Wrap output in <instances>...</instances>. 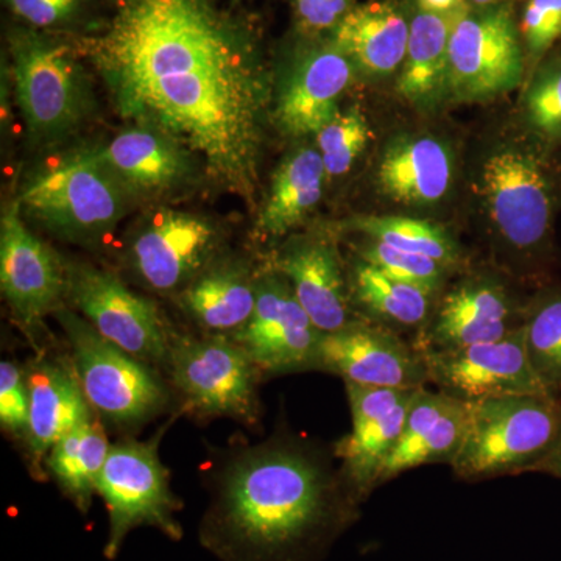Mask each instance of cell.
Listing matches in <instances>:
<instances>
[{"label":"cell","instance_id":"cell-1","mask_svg":"<svg viewBox=\"0 0 561 561\" xmlns=\"http://www.w3.org/2000/svg\"><path fill=\"white\" fill-rule=\"evenodd\" d=\"M87 51L124 119L175 140L254 202L271 83L241 25L210 0H122Z\"/></svg>","mask_w":561,"mask_h":561},{"label":"cell","instance_id":"cell-2","mask_svg":"<svg viewBox=\"0 0 561 561\" xmlns=\"http://www.w3.org/2000/svg\"><path fill=\"white\" fill-rule=\"evenodd\" d=\"M334 453L278 431L209 471L198 538L219 561H321L356 522L359 497Z\"/></svg>","mask_w":561,"mask_h":561},{"label":"cell","instance_id":"cell-3","mask_svg":"<svg viewBox=\"0 0 561 561\" xmlns=\"http://www.w3.org/2000/svg\"><path fill=\"white\" fill-rule=\"evenodd\" d=\"M467 408L463 443L451 463L467 481L535 470L561 440L556 394H508Z\"/></svg>","mask_w":561,"mask_h":561},{"label":"cell","instance_id":"cell-4","mask_svg":"<svg viewBox=\"0 0 561 561\" xmlns=\"http://www.w3.org/2000/svg\"><path fill=\"white\" fill-rule=\"evenodd\" d=\"M54 317L65 332L84 397L99 419L133 431L168 411L172 391L157 368L103 337L73 309L62 306Z\"/></svg>","mask_w":561,"mask_h":561},{"label":"cell","instance_id":"cell-5","mask_svg":"<svg viewBox=\"0 0 561 561\" xmlns=\"http://www.w3.org/2000/svg\"><path fill=\"white\" fill-rule=\"evenodd\" d=\"M164 371L181 412L192 419H230L245 426L260 423L261 371L228 335L173 334Z\"/></svg>","mask_w":561,"mask_h":561},{"label":"cell","instance_id":"cell-6","mask_svg":"<svg viewBox=\"0 0 561 561\" xmlns=\"http://www.w3.org/2000/svg\"><path fill=\"white\" fill-rule=\"evenodd\" d=\"M127 192L87 150L33 176L18 205L28 219L58 238L95 243L110 236L125 216Z\"/></svg>","mask_w":561,"mask_h":561},{"label":"cell","instance_id":"cell-7","mask_svg":"<svg viewBox=\"0 0 561 561\" xmlns=\"http://www.w3.org/2000/svg\"><path fill=\"white\" fill-rule=\"evenodd\" d=\"M171 423L149 440L131 438L111 445L99 481V496L108 513V538L103 548L108 560L119 556L128 534L138 527H153L173 541L183 538V527L176 519L183 502L173 493L171 471L160 457L161 438Z\"/></svg>","mask_w":561,"mask_h":561},{"label":"cell","instance_id":"cell-8","mask_svg":"<svg viewBox=\"0 0 561 561\" xmlns=\"http://www.w3.org/2000/svg\"><path fill=\"white\" fill-rule=\"evenodd\" d=\"M11 51L16 102L32 138L57 142L76 131L90 114L92 95L68 47L20 35Z\"/></svg>","mask_w":561,"mask_h":561},{"label":"cell","instance_id":"cell-9","mask_svg":"<svg viewBox=\"0 0 561 561\" xmlns=\"http://www.w3.org/2000/svg\"><path fill=\"white\" fill-rule=\"evenodd\" d=\"M66 300L99 334L144 364L164 370L173 332L153 301L119 276L90 264H68Z\"/></svg>","mask_w":561,"mask_h":561},{"label":"cell","instance_id":"cell-10","mask_svg":"<svg viewBox=\"0 0 561 561\" xmlns=\"http://www.w3.org/2000/svg\"><path fill=\"white\" fill-rule=\"evenodd\" d=\"M321 335L289 280L272 268L257 278L249 323L231 339L247 351L262 378H268L316 370Z\"/></svg>","mask_w":561,"mask_h":561},{"label":"cell","instance_id":"cell-11","mask_svg":"<svg viewBox=\"0 0 561 561\" xmlns=\"http://www.w3.org/2000/svg\"><path fill=\"white\" fill-rule=\"evenodd\" d=\"M523 73V49L511 11L493 9L460 14L449 41L446 87L454 98H497L515 90Z\"/></svg>","mask_w":561,"mask_h":561},{"label":"cell","instance_id":"cell-12","mask_svg":"<svg viewBox=\"0 0 561 561\" xmlns=\"http://www.w3.org/2000/svg\"><path fill=\"white\" fill-rule=\"evenodd\" d=\"M316 370L345 383L376 389H420L430 381L426 357L394 331L362 321L321 335Z\"/></svg>","mask_w":561,"mask_h":561},{"label":"cell","instance_id":"cell-13","mask_svg":"<svg viewBox=\"0 0 561 561\" xmlns=\"http://www.w3.org/2000/svg\"><path fill=\"white\" fill-rule=\"evenodd\" d=\"M11 203L0 220V289L21 327L28 331L62 308L68 291L66 262L28 230Z\"/></svg>","mask_w":561,"mask_h":561},{"label":"cell","instance_id":"cell-14","mask_svg":"<svg viewBox=\"0 0 561 561\" xmlns=\"http://www.w3.org/2000/svg\"><path fill=\"white\" fill-rule=\"evenodd\" d=\"M430 381L463 402L508 394H553L538 378L527 353L524 327L501 341L424 354Z\"/></svg>","mask_w":561,"mask_h":561},{"label":"cell","instance_id":"cell-15","mask_svg":"<svg viewBox=\"0 0 561 561\" xmlns=\"http://www.w3.org/2000/svg\"><path fill=\"white\" fill-rule=\"evenodd\" d=\"M351 411V431L335 443V460L343 478L359 501L376 486L387 461L400 442L413 391L376 389L345 383Z\"/></svg>","mask_w":561,"mask_h":561},{"label":"cell","instance_id":"cell-16","mask_svg":"<svg viewBox=\"0 0 561 561\" xmlns=\"http://www.w3.org/2000/svg\"><path fill=\"white\" fill-rule=\"evenodd\" d=\"M219 232L205 217L168 210L150 220L128 247L131 271L151 290H183L214 262Z\"/></svg>","mask_w":561,"mask_h":561},{"label":"cell","instance_id":"cell-17","mask_svg":"<svg viewBox=\"0 0 561 561\" xmlns=\"http://www.w3.org/2000/svg\"><path fill=\"white\" fill-rule=\"evenodd\" d=\"M483 194L491 220L513 249H535L551 221V194L538 162L524 151L491 154L482 169Z\"/></svg>","mask_w":561,"mask_h":561},{"label":"cell","instance_id":"cell-18","mask_svg":"<svg viewBox=\"0 0 561 561\" xmlns=\"http://www.w3.org/2000/svg\"><path fill=\"white\" fill-rule=\"evenodd\" d=\"M523 327L513 324L511 297L497 280L468 279L443 297L415 346L423 354L467 348L501 341Z\"/></svg>","mask_w":561,"mask_h":561},{"label":"cell","instance_id":"cell-19","mask_svg":"<svg viewBox=\"0 0 561 561\" xmlns=\"http://www.w3.org/2000/svg\"><path fill=\"white\" fill-rule=\"evenodd\" d=\"M25 378L31 394V416L25 437L32 474H44L47 454L79 424L95 416L84 397L72 360L39 356L31 360Z\"/></svg>","mask_w":561,"mask_h":561},{"label":"cell","instance_id":"cell-20","mask_svg":"<svg viewBox=\"0 0 561 561\" xmlns=\"http://www.w3.org/2000/svg\"><path fill=\"white\" fill-rule=\"evenodd\" d=\"M353 70V62L334 44L301 57L280 88L275 110L279 127L295 138L317 135L337 116Z\"/></svg>","mask_w":561,"mask_h":561},{"label":"cell","instance_id":"cell-21","mask_svg":"<svg viewBox=\"0 0 561 561\" xmlns=\"http://www.w3.org/2000/svg\"><path fill=\"white\" fill-rule=\"evenodd\" d=\"M467 402L440 390L413 391L404 431L381 476V485L424 465L453 463L467 431Z\"/></svg>","mask_w":561,"mask_h":561},{"label":"cell","instance_id":"cell-22","mask_svg":"<svg viewBox=\"0 0 561 561\" xmlns=\"http://www.w3.org/2000/svg\"><path fill=\"white\" fill-rule=\"evenodd\" d=\"M273 271L289 280L295 297L323 334L353 321L341 260L330 242L305 239L290 243L276 256Z\"/></svg>","mask_w":561,"mask_h":561},{"label":"cell","instance_id":"cell-23","mask_svg":"<svg viewBox=\"0 0 561 561\" xmlns=\"http://www.w3.org/2000/svg\"><path fill=\"white\" fill-rule=\"evenodd\" d=\"M92 153L125 190L140 194L171 191L192 172L190 151L150 128H128Z\"/></svg>","mask_w":561,"mask_h":561},{"label":"cell","instance_id":"cell-24","mask_svg":"<svg viewBox=\"0 0 561 561\" xmlns=\"http://www.w3.org/2000/svg\"><path fill=\"white\" fill-rule=\"evenodd\" d=\"M256 283L241 262H213L176 295L183 311L203 331L231 337L249 323Z\"/></svg>","mask_w":561,"mask_h":561},{"label":"cell","instance_id":"cell-25","mask_svg":"<svg viewBox=\"0 0 561 561\" xmlns=\"http://www.w3.org/2000/svg\"><path fill=\"white\" fill-rule=\"evenodd\" d=\"M411 25L390 2L350 10L334 27V46L365 73L389 76L408 54Z\"/></svg>","mask_w":561,"mask_h":561},{"label":"cell","instance_id":"cell-26","mask_svg":"<svg viewBox=\"0 0 561 561\" xmlns=\"http://www.w3.org/2000/svg\"><path fill=\"white\" fill-rule=\"evenodd\" d=\"M449 151L432 138L401 139L381 158L378 183L383 194L401 205H432L451 186Z\"/></svg>","mask_w":561,"mask_h":561},{"label":"cell","instance_id":"cell-27","mask_svg":"<svg viewBox=\"0 0 561 561\" xmlns=\"http://www.w3.org/2000/svg\"><path fill=\"white\" fill-rule=\"evenodd\" d=\"M110 449L102 421L95 415L66 434L44 461V470L83 515L90 512L92 500L99 494Z\"/></svg>","mask_w":561,"mask_h":561},{"label":"cell","instance_id":"cell-28","mask_svg":"<svg viewBox=\"0 0 561 561\" xmlns=\"http://www.w3.org/2000/svg\"><path fill=\"white\" fill-rule=\"evenodd\" d=\"M327 171L320 151L291 153L273 176L271 194L261 209L257 228L267 238H280L306 219L321 201Z\"/></svg>","mask_w":561,"mask_h":561},{"label":"cell","instance_id":"cell-29","mask_svg":"<svg viewBox=\"0 0 561 561\" xmlns=\"http://www.w3.org/2000/svg\"><path fill=\"white\" fill-rule=\"evenodd\" d=\"M460 10L448 14L420 13L413 18L408 54L398 91L412 102L437 98L448 83L449 41Z\"/></svg>","mask_w":561,"mask_h":561},{"label":"cell","instance_id":"cell-30","mask_svg":"<svg viewBox=\"0 0 561 561\" xmlns=\"http://www.w3.org/2000/svg\"><path fill=\"white\" fill-rule=\"evenodd\" d=\"M351 275L354 297L373 319L386 323L389 330L426 327L434 295L413 284L393 278L362 260L354 264Z\"/></svg>","mask_w":561,"mask_h":561},{"label":"cell","instance_id":"cell-31","mask_svg":"<svg viewBox=\"0 0 561 561\" xmlns=\"http://www.w3.org/2000/svg\"><path fill=\"white\" fill-rule=\"evenodd\" d=\"M350 227L373 241L382 242L409 253L423 254L440 262L445 267H451L459 262V249L451 236L426 220L411 219V217L370 216L354 219Z\"/></svg>","mask_w":561,"mask_h":561},{"label":"cell","instance_id":"cell-32","mask_svg":"<svg viewBox=\"0 0 561 561\" xmlns=\"http://www.w3.org/2000/svg\"><path fill=\"white\" fill-rule=\"evenodd\" d=\"M531 367L546 389L561 390V295L538 306L524 323Z\"/></svg>","mask_w":561,"mask_h":561},{"label":"cell","instance_id":"cell-33","mask_svg":"<svg viewBox=\"0 0 561 561\" xmlns=\"http://www.w3.org/2000/svg\"><path fill=\"white\" fill-rule=\"evenodd\" d=\"M317 144L327 176H341L353 168L370 138V128L362 111L353 106L317 133Z\"/></svg>","mask_w":561,"mask_h":561},{"label":"cell","instance_id":"cell-34","mask_svg":"<svg viewBox=\"0 0 561 561\" xmlns=\"http://www.w3.org/2000/svg\"><path fill=\"white\" fill-rule=\"evenodd\" d=\"M360 260L375 265L393 278L413 284L427 294L437 295L445 279V265L423 254L393 249L386 243L373 241L362 247Z\"/></svg>","mask_w":561,"mask_h":561},{"label":"cell","instance_id":"cell-35","mask_svg":"<svg viewBox=\"0 0 561 561\" xmlns=\"http://www.w3.org/2000/svg\"><path fill=\"white\" fill-rule=\"evenodd\" d=\"M31 416V394H28L25 370L13 360L0 364V427L10 437L25 442Z\"/></svg>","mask_w":561,"mask_h":561},{"label":"cell","instance_id":"cell-36","mask_svg":"<svg viewBox=\"0 0 561 561\" xmlns=\"http://www.w3.org/2000/svg\"><path fill=\"white\" fill-rule=\"evenodd\" d=\"M530 124L549 138H561V65L535 80L526 98Z\"/></svg>","mask_w":561,"mask_h":561},{"label":"cell","instance_id":"cell-37","mask_svg":"<svg viewBox=\"0 0 561 561\" xmlns=\"http://www.w3.org/2000/svg\"><path fill=\"white\" fill-rule=\"evenodd\" d=\"M523 33L531 55L545 54L561 35V0H529Z\"/></svg>","mask_w":561,"mask_h":561},{"label":"cell","instance_id":"cell-38","mask_svg":"<svg viewBox=\"0 0 561 561\" xmlns=\"http://www.w3.org/2000/svg\"><path fill=\"white\" fill-rule=\"evenodd\" d=\"M11 10L36 27H49L76 11L77 0H9Z\"/></svg>","mask_w":561,"mask_h":561},{"label":"cell","instance_id":"cell-39","mask_svg":"<svg viewBox=\"0 0 561 561\" xmlns=\"http://www.w3.org/2000/svg\"><path fill=\"white\" fill-rule=\"evenodd\" d=\"M351 0H295L298 18L313 31L335 27L350 11Z\"/></svg>","mask_w":561,"mask_h":561},{"label":"cell","instance_id":"cell-40","mask_svg":"<svg viewBox=\"0 0 561 561\" xmlns=\"http://www.w3.org/2000/svg\"><path fill=\"white\" fill-rule=\"evenodd\" d=\"M463 0H419L423 13L448 14L459 11Z\"/></svg>","mask_w":561,"mask_h":561},{"label":"cell","instance_id":"cell-41","mask_svg":"<svg viewBox=\"0 0 561 561\" xmlns=\"http://www.w3.org/2000/svg\"><path fill=\"white\" fill-rule=\"evenodd\" d=\"M535 470L548 471L561 479V440L553 451Z\"/></svg>","mask_w":561,"mask_h":561},{"label":"cell","instance_id":"cell-42","mask_svg":"<svg viewBox=\"0 0 561 561\" xmlns=\"http://www.w3.org/2000/svg\"><path fill=\"white\" fill-rule=\"evenodd\" d=\"M472 2L479 3V5H489V3L494 2V0H472Z\"/></svg>","mask_w":561,"mask_h":561}]
</instances>
